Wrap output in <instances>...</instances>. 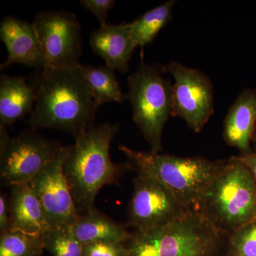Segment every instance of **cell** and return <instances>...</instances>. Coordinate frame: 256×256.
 I'll use <instances>...</instances> for the list:
<instances>
[{"instance_id":"1","label":"cell","mask_w":256,"mask_h":256,"mask_svg":"<svg viewBox=\"0 0 256 256\" xmlns=\"http://www.w3.org/2000/svg\"><path fill=\"white\" fill-rule=\"evenodd\" d=\"M78 65L42 70L38 74L34 84L36 102L28 120L30 126L64 131L75 140L94 126L98 108Z\"/></svg>"},{"instance_id":"2","label":"cell","mask_w":256,"mask_h":256,"mask_svg":"<svg viewBox=\"0 0 256 256\" xmlns=\"http://www.w3.org/2000/svg\"><path fill=\"white\" fill-rule=\"evenodd\" d=\"M118 130V124L94 126L67 146L64 172L80 214L94 208L101 188L117 182L128 168L110 159V143Z\"/></svg>"},{"instance_id":"3","label":"cell","mask_w":256,"mask_h":256,"mask_svg":"<svg viewBox=\"0 0 256 256\" xmlns=\"http://www.w3.org/2000/svg\"><path fill=\"white\" fill-rule=\"evenodd\" d=\"M228 236L198 212L165 225L134 232L126 242L128 256H225Z\"/></svg>"},{"instance_id":"4","label":"cell","mask_w":256,"mask_h":256,"mask_svg":"<svg viewBox=\"0 0 256 256\" xmlns=\"http://www.w3.org/2000/svg\"><path fill=\"white\" fill-rule=\"evenodd\" d=\"M119 150L138 174L164 185L188 210L198 212L207 188L223 166L224 160L183 158L153 152L138 151L120 144Z\"/></svg>"},{"instance_id":"5","label":"cell","mask_w":256,"mask_h":256,"mask_svg":"<svg viewBox=\"0 0 256 256\" xmlns=\"http://www.w3.org/2000/svg\"><path fill=\"white\" fill-rule=\"evenodd\" d=\"M198 212L228 237L237 228L256 220V183L238 156L224 160Z\"/></svg>"},{"instance_id":"6","label":"cell","mask_w":256,"mask_h":256,"mask_svg":"<svg viewBox=\"0 0 256 256\" xmlns=\"http://www.w3.org/2000/svg\"><path fill=\"white\" fill-rule=\"evenodd\" d=\"M162 66L142 63L128 78L127 98L132 118L153 152L162 150L163 130L173 106V84L164 78Z\"/></svg>"},{"instance_id":"7","label":"cell","mask_w":256,"mask_h":256,"mask_svg":"<svg viewBox=\"0 0 256 256\" xmlns=\"http://www.w3.org/2000/svg\"><path fill=\"white\" fill-rule=\"evenodd\" d=\"M32 24L43 52L42 70L75 68L80 64L82 26L74 13L63 10L42 12Z\"/></svg>"},{"instance_id":"8","label":"cell","mask_w":256,"mask_h":256,"mask_svg":"<svg viewBox=\"0 0 256 256\" xmlns=\"http://www.w3.org/2000/svg\"><path fill=\"white\" fill-rule=\"evenodd\" d=\"M162 66L174 78L172 116L181 118L190 129L200 132L214 114L212 82L201 70L178 62Z\"/></svg>"},{"instance_id":"9","label":"cell","mask_w":256,"mask_h":256,"mask_svg":"<svg viewBox=\"0 0 256 256\" xmlns=\"http://www.w3.org/2000/svg\"><path fill=\"white\" fill-rule=\"evenodd\" d=\"M190 210L164 185L146 175L134 180L128 208V225L134 232L161 226L178 220Z\"/></svg>"},{"instance_id":"10","label":"cell","mask_w":256,"mask_h":256,"mask_svg":"<svg viewBox=\"0 0 256 256\" xmlns=\"http://www.w3.org/2000/svg\"><path fill=\"white\" fill-rule=\"evenodd\" d=\"M64 146L32 132L11 138L1 156L2 181L12 186L30 184L57 158Z\"/></svg>"},{"instance_id":"11","label":"cell","mask_w":256,"mask_h":256,"mask_svg":"<svg viewBox=\"0 0 256 256\" xmlns=\"http://www.w3.org/2000/svg\"><path fill=\"white\" fill-rule=\"evenodd\" d=\"M67 146L30 183L40 200L48 222L54 226H70L79 214L64 174Z\"/></svg>"},{"instance_id":"12","label":"cell","mask_w":256,"mask_h":256,"mask_svg":"<svg viewBox=\"0 0 256 256\" xmlns=\"http://www.w3.org/2000/svg\"><path fill=\"white\" fill-rule=\"evenodd\" d=\"M0 37L8 53L1 68L14 64L43 68V52L33 24L15 16H6L0 24Z\"/></svg>"},{"instance_id":"13","label":"cell","mask_w":256,"mask_h":256,"mask_svg":"<svg viewBox=\"0 0 256 256\" xmlns=\"http://www.w3.org/2000/svg\"><path fill=\"white\" fill-rule=\"evenodd\" d=\"M90 45L106 65L122 74L127 73L130 60L137 48L131 34L130 23L100 26L90 34Z\"/></svg>"},{"instance_id":"14","label":"cell","mask_w":256,"mask_h":256,"mask_svg":"<svg viewBox=\"0 0 256 256\" xmlns=\"http://www.w3.org/2000/svg\"><path fill=\"white\" fill-rule=\"evenodd\" d=\"M256 124V90L246 88L229 108L224 122V139L240 154L254 152L252 138Z\"/></svg>"},{"instance_id":"15","label":"cell","mask_w":256,"mask_h":256,"mask_svg":"<svg viewBox=\"0 0 256 256\" xmlns=\"http://www.w3.org/2000/svg\"><path fill=\"white\" fill-rule=\"evenodd\" d=\"M9 205L10 228L42 236L52 228L46 213L30 184L12 186Z\"/></svg>"},{"instance_id":"16","label":"cell","mask_w":256,"mask_h":256,"mask_svg":"<svg viewBox=\"0 0 256 256\" xmlns=\"http://www.w3.org/2000/svg\"><path fill=\"white\" fill-rule=\"evenodd\" d=\"M36 99L34 84L22 76L2 74L0 78V124L12 126L33 110Z\"/></svg>"},{"instance_id":"17","label":"cell","mask_w":256,"mask_h":256,"mask_svg":"<svg viewBox=\"0 0 256 256\" xmlns=\"http://www.w3.org/2000/svg\"><path fill=\"white\" fill-rule=\"evenodd\" d=\"M72 233L82 245L97 242H127L132 233L95 207L80 214L72 226Z\"/></svg>"},{"instance_id":"18","label":"cell","mask_w":256,"mask_h":256,"mask_svg":"<svg viewBox=\"0 0 256 256\" xmlns=\"http://www.w3.org/2000/svg\"><path fill=\"white\" fill-rule=\"evenodd\" d=\"M78 69L85 80L97 108L107 102L122 104L127 95L121 90L114 69L108 66L79 64Z\"/></svg>"},{"instance_id":"19","label":"cell","mask_w":256,"mask_h":256,"mask_svg":"<svg viewBox=\"0 0 256 256\" xmlns=\"http://www.w3.org/2000/svg\"><path fill=\"white\" fill-rule=\"evenodd\" d=\"M176 2L174 0L166 2L130 22L131 34L137 47L146 46L156 38L160 30L171 20Z\"/></svg>"},{"instance_id":"20","label":"cell","mask_w":256,"mask_h":256,"mask_svg":"<svg viewBox=\"0 0 256 256\" xmlns=\"http://www.w3.org/2000/svg\"><path fill=\"white\" fill-rule=\"evenodd\" d=\"M44 250L40 236L14 228L1 233L0 256H42Z\"/></svg>"},{"instance_id":"21","label":"cell","mask_w":256,"mask_h":256,"mask_svg":"<svg viewBox=\"0 0 256 256\" xmlns=\"http://www.w3.org/2000/svg\"><path fill=\"white\" fill-rule=\"evenodd\" d=\"M44 248L52 256H84V245L70 226H54L42 236Z\"/></svg>"},{"instance_id":"22","label":"cell","mask_w":256,"mask_h":256,"mask_svg":"<svg viewBox=\"0 0 256 256\" xmlns=\"http://www.w3.org/2000/svg\"><path fill=\"white\" fill-rule=\"evenodd\" d=\"M225 256H256V220L230 234Z\"/></svg>"},{"instance_id":"23","label":"cell","mask_w":256,"mask_h":256,"mask_svg":"<svg viewBox=\"0 0 256 256\" xmlns=\"http://www.w3.org/2000/svg\"><path fill=\"white\" fill-rule=\"evenodd\" d=\"M126 244L97 242L84 245V256H128Z\"/></svg>"},{"instance_id":"24","label":"cell","mask_w":256,"mask_h":256,"mask_svg":"<svg viewBox=\"0 0 256 256\" xmlns=\"http://www.w3.org/2000/svg\"><path fill=\"white\" fill-rule=\"evenodd\" d=\"M80 4L98 20L100 26L107 25V14L114 8V0H82Z\"/></svg>"},{"instance_id":"25","label":"cell","mask_w":256,"mask_h":256,"mask_svg":"<svg viewBox=\"0 0 256 256\" xmlns=\"http://www.w3.org/2000/svg\"><path fill=\"white\" fill-rule=\"evenodd\" d=\"M10 223V205L6 196L2 193L0 196V232L1 233L9 230Z\"/></svg>"},{"instance_id":"26","label":"cell","mask_w":256,"mask_h":256,"mask_svg":"<svg viewBox=\"0 0 256 256\" xmlns=\"http://www.w3.org/2000/svg\"><path fill=\"white\" fill-rule=\"evenodd\" d=\"M239 159L242 160L250 171L252 172V176L256 183V150H254L250 154H240L238 156Z\"/></svg>"},{"instance_id":"27","label":"cell","mask_w":256,"mask_h":256,"mask_svg":"<svg viewBox=\"0 0 256 256\" xmlns=\"http://www.w3.org/2000/svg\"><path fill=\"white\" fill-rule=\"evenodd\" d=\"M10 139L9 134L6 130V126L0 124V154L4 152L5 149L9 144Z\"/></svg>"},{"instance_id":"28","label":"cell","mask_w":256,"mask_h":256,"mask_svg":"<svg viewBox=\"0 0 256 256\" xmlns=\"http://www.w3.org/2000/svg\"><path fill=\"white\" fill-rule=\"evenodd\" d=\"M252 146H254V148H252L254 150H256V124L255 129H254V134H252Z\"/></svg>"}]
</instances>
